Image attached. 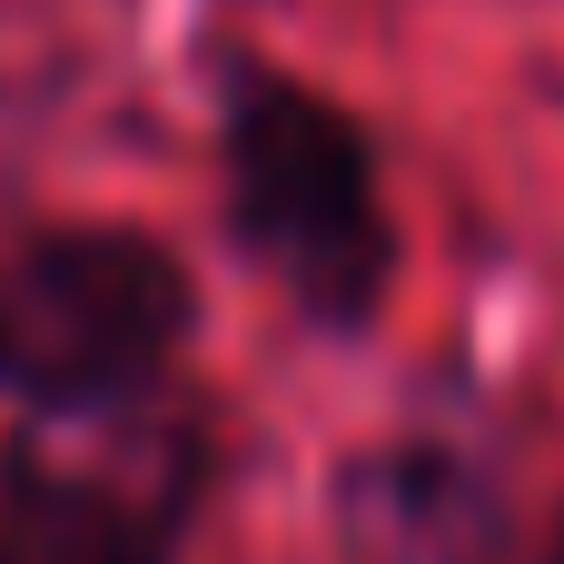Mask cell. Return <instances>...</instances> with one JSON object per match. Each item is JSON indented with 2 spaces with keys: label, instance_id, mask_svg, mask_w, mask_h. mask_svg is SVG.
<instances>
[{
  "label": "cell",
  "instance_id": "obj_1",
  "mask_svg": "<svg viewBox=\"0 0 564 564\" xmlns=\"http://www.w3.org/2000/svg\"><path fill=\"white\" fill-rule=\"evenodd\" d=\"M218 169H228V238L248 248V268H268L307 327L357 337L397 278V218L367 129L327 89L238 59L218 99Z\"/></svg>",
  "mask_w": 564,
  "mask_h": 564
},
{
  "label": "cell",
  "instance_id": "obj_2",
  "mask_svg": "<svg viewBox=\"0 0 564 564\" xmlns=\"http://www.w3.org/2000/svg\"><path fill=\"white\" fill-rule=\"evenodd\" d=\"M198 327L178 248L149 228H40L0 258V397L30 416H89L169 387Z\"/></svg>",
  "mask_w": 564,
  "mask_h": 564
},
{
  "label": "cell",
  "instance_id": "obj_3",
  "mask_svg": "<svg viewBox=\"0 0 564 564\" xmlns=\"http://www.w3.org/2000/svg\"><path fill=\"white\" fill-rule=\"evenodd\" d=\"M208 496V426L169 387L40 416L0 456V535L20 564H178Z\"/></svg>",
  "mask_w": 564,
  "mask_h": 564
},
{
  "label": "cell",
  "instance_id": "obj_4",
  "mask_svg": "<svg viewBox=\"0 0 564 564\" xmlns=\"http://www.w3.org/2000/svg\"><path fill=\"white\" fill-rule=\"evenodd\" d=\"M347 564H516L506 496L456 446H367L337 466Z\"/></svg>",
  "mask_w": 564,
  "mask_h": 564
},
{
  "label": "cell",
  "instance_id": "obj_5",
  "mask_svg": "<svg viewBox=\"0 0 564 564\" xmlns=\"http://www.w3.org/2000/svg\"><path fill=\"white\" fill-rule=\"evenodd\" d=\"M0 564H20V555H10V535H0Z\"/></svg>",
  "mask_w": 564,
  "mask_h": 564
}]
</instances>
